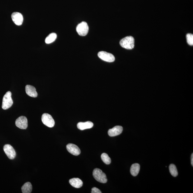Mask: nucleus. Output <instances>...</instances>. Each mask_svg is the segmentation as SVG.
<instances>
[{
	"mask_svg": "<svg viewBox=\"0 0 193 193\" xmlns=\"http://www.w3.org/2000/svg\"><path fill=\"white\" fill-rule=\"evenodd\" d=\"M120 45L122 47L127 50H132L134 46V39L133 37L127 36L120 41Z\"/></svg>",
	"mask_w": 193,
	"mask_h": 193,
	"instance_id": "f257e3e1",
	"label": "nucleus"
},
{
	"mask_svg": "<svg viewBox=\"0 0 193 193\" xmlns=\"http://www.w3.org/2000/svg\"><path fill=\"white\" fill-rule=\"evenodd\" d=\"M93 175L95 179L99 182L104 183L107 181L106 174L99 169L96 168L94 169Z\"/></svg>",
	"mask_w": 193,
	"mask_h": 193,
	"instance_id": "f03ea898",
	"label": "nucleus"
},
{
	"mask_svg": "<svg viewBox=\"0 0 193 193\" xmlns=\"http://www.w3.org/2000/svg\"><path fill=\"white\" fill-rule=\"evenodd\" d=\"M11 96V94L10 91L7 92L4 95L2 105V108L3 110H7L13 105V101Z\"/></svg>",
	"mask_w": 193,
	"mask_h": 193,
	"instance_id": "7ed1b4c3",
	"label": "nucleus"
},
{
	"mask_svg": "<svg viewBox=\"0 0 193 193\" xmlns=\"http://www.w3.org/2000/svg\"><path fill=\"white\" fill-rule=\"evenodd\" d=\"M42 121L43 124L49 127L52 128L54 126L55 122L52 116L48 113L43 114L42 116Z\"/></svg>",
	"mask_w": 193,
	"mask_h": 193,
	"instance_id": "20e7f679",
	"label": "nucleus"
},
{
	"mask_svg": "<svg viewBox=\"0 0 193 193\" xmlns=\"http://www.w3.org/2000/svg\"><path fill=\"white\" fill-rule=\"evenodd\" d=\"M89 31V27L86 22H82L78 25L76 28V31L81 36L87 35Z\"/></svg>",
	"mask_w": 193,
	"mask_h": 193,
	"instance_id": "39448f33",
	"label": "nucleus"
},
{
	"mask_svg": "<svg viewBox=\"0 0 193 193\" xmlns=\"http://www.w3.org/2000/svg\"><path fill=\"white\" fill-rule=\"evenodd\" d=\"M100 59L104 61L108 62H112L115 60V57L112 54L110 53L101 51L98 54Z\"/></svg>",
	"mask_w": 193,
	"mask_h": 193,
	"instance_id": "423d86ee",
	"label": "nucleus"
},
{
	"mask_svg": "<svg viewBox=\"0 0 193 193\" xmlns=\"http://www.w3.org/2000/svg\"><path fill=\"white\" fill-rule=\"evenodd\" d=\"M3 150L9 159L13 160L16 156V152L15 149L11 145L6 144L3 147Z\"/></svg>",
	"mask_w": 193,
	"mask_h": 193,
	"instance_id": "0eeeda50",
	"label": "nucleus"
},
{
	"mask_svg": "<svg viewBox=\"0 0 193 193\" xmlns=\"http://www.w3.org/2000/svg\"><path fill=\"white\" fill-rule=\"evenodd\" d=\"M16 126L20 129H26L28 127V120L25 116H22L18 117L15 121Z\"/></svg>",
	"mask_w": 193,
	"mask_h": 193,
	"instance_id": "6e6552de",
	"label": "nucleus"
},
{
	"mask_svg": "<svg viewBox=\"0 0 193 193\" xmlns=\"http://www.w3.org/2000/svg\"><path fill=\"white\" fill-rule=\"evenodd\" d=\"M67 151L71 154L74 156L80 155L81 150L78 146L72 143H69L67 145Z\"/></svg>",
	"mask_w": 193,
	"mask_h": 193,
	"instance_id": "1a4fd4ad",
	"label": "nucleus"
},
{
	"mask_svg": "<svg viewBox=\"0 0 193 193\" xmlns=\"http://www.w3.org/2000/svg\"><path fill=\"white\" fill-rule=\"evenodd\" d=\"M11 17L13 21L16 25H20L22 24L23 18L21 14L17 12H14L11 15Z\"/></svg>",
	"mask_w": 193,
	"mask_h": 193,
	"instance_id": "9d476101",
	"label": "nucleus"
},
{
	"mask_svg": "<svg viewBox=\"0 0 193 193\" xmlns=\"http://www.w3.org/2000/svg\"><path fill=\"white\" fill-rule=\"evenodd\" d=\"M123 127L120 125H117L108 130V133L110 137H115L120 134L122 133Z\"/></svg>",
	"mask_w": 193,
	"mask_h": 193,
	"instance_id": "9b49d317",
	"label": "nucleus"
},
{
	"mask_svg": "<svg viewBox=\"0 0 193 193\" xmlns=\"http://www.w3.org/2000/svg\"><path fill=\"white\" fill-rule=\"evenodd\" d=\"M25 92L30 97L35 98L38 96L36 88L33 86L27 85L25 86Z\"/></svg>",
	"mask_w": 193,
	"mask_h": 193,
	"instance_id": "f8f14e48",
	"label": "nucleus"
},
{
	"mask_svg": "<svg viewBox=\"0 0 193 193\" xmlns=\"http://www.w3.org/2000/svg\"><path fill=\"white\" fill-rule=\"evenodd\" d=\"M93 126H94V124L90 121L79 122L77 125L78 128L81 130L91 129Z\"/></svg>",
	"mask_w": 193,
	"mask_h": 193,
	"instance_id": "ddd939ff",
	"label": "nucleus"
},
{
	"mask_svg": "<svg viewBox=\"0 0 193 193\" xmlns=\"http://www.w3.org/2000/svg\"><path fill=\"white\" fill-rule=\"evenodd\" d=\"M69 183L73 187L76 188H80L82 187L83 183L80 179L74 178L69 180Z\"/></svg>",
	"mask_w": 193,
	"mask_h": 193,
	"instance_id": "4468645a",
	"label": "nucleus"
},
{
	"mask_svg": "<svg viewBox=\"0 0 193 193\" xmlns=\"http://www.w3.org/2000/svg\"><path fill=\"white\" fill-rule=\"evenodd\" d=\"M140 170V165L138 164L132 165L130 169V173L132 176H136L138 175Z\"/></svg>",
	"mask_w": 193,
	"mask_h": 193,
	"instance_id": "2eb2a0df",
	"label": "nucleus"
},
{
	"mask_svg": "<svg viewBox=\"0 0 193 193\" xmlns=\"http://www.w3.org/2000/svg\"><path fill=\"white\" fill-rule=\"evenodd\" d=\"M21 190L23 193H31L32 190V186L31 183L27 182L24 183L22 188Z\"/></svg>",
	"mask_w": 193,
	"mask_h": 193,
	"instance_id": "dca6fc26",
	"label": "nucleus"
},
{
	"mask_svg": "<svg viewBox=\"0 0 193 193\" xmlns=\"http://www.w3.org/2000/svg\"><path fill=\"white\" fill-rule=\"evenodd\" d=\"M57 37V34L53 33H51L46 37L45 39V42L46 44H49L52 43L56 39Z\"/></svg>",
	"mask_w": 193,
	"mask_h": 193,
	"instance_id": "f3484780",
	"label": "nucleus"
},
{
	"mask_svg": "<svg viewBox=\"0 0 193 193\" xmlns=\"http://www.w3.org/2000/svg\"><path fill=\"white\" fill-rule=\"evenodd\" d=\"M169 171L171 175L174 177L177 176L178 175V172L176 167L173 164H171L169 166Z\"/></svg>",
	"mask_w": 193,
	"mask_h": 193,
	"instance_id": "a211bd4d",
	"label": "nucleus"
},
{
	"mask_svg": "<svg viewBox=\"0 0 193 193\" xmlns=\"http://www.w3.org/2000/svg\"><path fill=\"white\" fill-rule=\"evenodd\" d=\"M101 159L104 163L107 164H111V161L110 158L109 157L108 155L106 153H102L101 156Z\"/></svg>",
	"mask_w": 193,
	"mask_h": 193,
	"instance_id": "6ab92c4d",
	"label": "nucleus"
},
{
	"mask_svg": "<svg viewBox=\"0 0 193 193\" xmlns=\"http://www.w3.org/2000/svg\"><path fill=\"white\" fill-rule=\"evenodd\" d=\"M187 42L189 45L193 46V35L192 34L188 33L186 35Z\"/></svg>",
	"mask_w": 193,
	"mask_h": 193,
	"instance_id": "aec40b11",
	"label": "nucleus"
},
{
	"mask_svg": "<svg viewBox=\"0 0 193 193\" xmlns=\"http://www.w3.org/2000/svg\"><path fill=\"white\" fill-rule=\"evenodd\" d=\"M92 193H101V191L96 187L93 188L92 189Z\"/></svg>",
	"mask_w": 193,
	"mask_h": 193,
	"instance_id": "412c9836",
	"label": "nucleus"
},
{
	"mask_svg": "<svg viewBox=\"0 0 193 193\" xmlns=\"http://www.w3.org/2000/svg\"><path fill=\"white\" fill-rule=\"evenodd\" d=\"M191 164L192 166H193V154L191 155Z\"/></svg>",
	"mask_w": 193,
	"mask_h": 193,
	"instance_id": "4be33fe9",
	"label": "nucleus"
}]
</instances>
